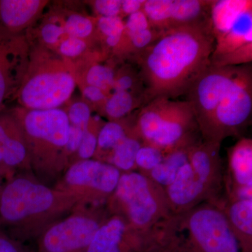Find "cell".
Returning <instances> with one entry per match:
<instances>
[{"instance_id":"4","label":"cell","mask_w":252,"mask_h":252,"mask_svg":"<svg viewBox=\"0 0 252 252\" xmlns=\"http://www.w3.org/2000/svg\"><path fill=\"white\" fill-rule=\"evenodd\" d=\"M165 252H240L223 209L205 202L160 225Z\"/></svg>"},{"instance_id":"15","label":"cell","mask_w":252,"mask_h":252,"mask_svg":"<svg viewBox=\"0 0 252 252\" xmlns=\"http://www.w3.org/2000/svg\"><path fill=\"white\" fill-rule=\"evenodd\" d=\"M30 167L26 140L20 123L11 109L0 112V175Z\"/></svg>"},{"instance_id":"24","label":"cell","mask_w":252,"mask_h":252,"mask_svg":"<svg viewBox=\"0 0 252 252\" xmlns=\"http://www.w3.org/2000/svg\"><path fill=\"white\" fill-rule=\"evenodd\" d=\"M142 106V99L130 93L114 91L107 97L102 114L108 118L109 121L121 120Z\"/></svg>"},{"instance_id":"32","label":"cell","mask_w":252,"mask_h":252,"mask_svg":"<svg viewBox=\"0 0 252 252\" xmlns=\"http://www.w3.org/2000/svg\"><path fill=\"white\" fill-rule=\"evenodd\" d=\"M97 17H117L121 16V0H94L87 1Z\"/></svg>"},{"instance_id":"19","label":"cell","mask_w":252,"mask_h":252,"mask_svg":"<svg viewBox=\"0 0 252 252\" xmlns=\"http://www.w3.org/2000/svg\"><path fill=\"white\" fill-rule=\"evenodd\" d=\"M135 117L132 121H126L125 118L103 124L97 136V149L94 155L97 160L107 162L112 151L133 130Z\"/></svg>"},{"instance_id":"28","label":"cell","mask_w":252,"mask_h":252,"mask_svg":"<svg viewBox=\"0 0 252 252\" xmlns=\"http://www.w3.org/2000/svg\"><path fill=\"white\" fill-rule=\"evenodd\" d=\"M165 155V153L160 149L143 144L139 149L136 157V170L147 175L162 161Z\"/></svg>"},{"instance_id":"25","label":"cell","mask_w":252,"mask_h":252,"mask_svg":"<svg viewBox=\"0 0 252 252\" xmlns=\"http://www.w3.org/2000/svg\"><path fill=\"white\" fill-rule=\"evenodd\" d=\"M64 30L67 36L88 41H97L96 36V17L86 16L79 12L63 13Z\"/></svg>"},{"instance_id":"5","label":"cell","mask_w":252,"mask_h":252,"mask_svg":"<svg viewBox=\"0 0 252 252\" xmlns=\"http://www.w3.org/2000/svg\"><path fill=\"white\" fill-rule=\"evenodd\" d=\"M22 128L30 167L44 180H54L67 169L69 122L63 109H11Z\"/></svg>"},{"instance_id":"20","label":"cell","mask_w":252,"mask_h":252,"mask_svg":"<svg viewBox=\"0 0 252 252\" xmlns=\"http://www.w3.org/2000/svg\"><path fill=\"white\" fill-rule=\"evenodd\" d=\"M192 147L176 149L165 154L162 161L147 176L158 185L166 188L175 181L181 167L188 161L189 152Z\"/></svg>"},{"instance_id":"3","label":"cell","mask_w":252,"mask_h":252,"mask_svg":"<svg viewBox=\"0 0 252 252\" xmlns=\"http://www.w3.org/2000/svg\"><path fill=\"white\" fill-rule=\"evenodd\" d=\"M79 203L70 193L31 179H10L0 190V226L18 242L38 238Z\"/></svg>"},{"instance_id":"22","label":"cell","mask_w":252,"mask_h":252,"mask_svg":"<svg viewBox=\"0 0 252 252\" xmlns=\"http://www.w3.org/2000/svg\"><path fill=\"white\" fill-rule=\"evenodd\" d=\"M125 29V22L120 16L117 17H96V36L103 45L104 54L108 56L117 51L122 40Z\"/></svg>"},{"instance_id":"14","label":"cell","mask_w":252,"mask_h":252,"mask_svg":"<svg viewBox=\"0 0 252 252\" xmlns=\"http://www.w3.org/2000/svg\"><path fill=\"white\" fill-rule=\"evenodd\" d=\"M225 199H252V140L243 137L228 154Z\"/></svg>"},{"instance_id":"1","label":"cell","mask_w":252,"mask_h":252,"mask_svg":"<svg viewBox=\"0 0 252 252\" xmlns=\"http://www.w3.org/2000/svg\"><path fill=\"white\" fill-rule=\"evenodd\" d=\"M215 39L210 21L159 32L155 41L132 59L144 87V104L158 97L186 95L211 66Z\"/></svg>"},{"instance_id":"12","label":"cell","mask_w":252,"mask_h":252,"mask_svg":"<svg viewBox=\"0 0 252 252\" xmlns=\"http://www.w3.org/2000/svg\"><path fill=\"white\" fill-rule=\"evenodd\" d=\"M121 175L122 172L107 162L80 160L67 167L62 182L56 189L74 195L79 203L98 206L107 203Z\"/></svg>"},{"instance_id":"6","label":"cell","mask_w":252,"mask_h":252,"mask_svg":"<svg viewBox=\"0 0 252 252\" xmlns=\"http://www.w3.org/2000/svg\"><path fill=\"white\" fill-rule=\"evenodd\" d=\"M220 146L202 140L190 148L188 161L171 185L164 189L174 214L188 211L205 202L222 203L224 176Z\"/></svg>"},{"instance_id":"9","label":"cell","mask_w":252,"mask_h":252,"mask_svg":"<svg viewBox=\"0 0 252 252\" xmlns=\"http://www.w3.org/2000/svg\"><path fill=\"white\" fill-rule=\"evenodd\" d=\"M107 210L142 230L154 229L174 215L163 187L137 170L122 173Z\"/></svg>"},{"instance_id":"7","label":"cell","mask_w":252,"mask_h":252,"mask_svg":"<svg viewBox=\"0 0 252 252\" xmlns=\"http://www.w3.org/2000/svg\"><path fill=\"white\" fill-rule=\"evenodd\" d=\"M30 44L29 64L16 97L18 107L31 110L60 108L75 89L72 62L53 50Z\"/></svg>"},{"instance_id":"36","label":"cell","mask_w":252,"mask_h":252,"mask_svg":"<svg viewBox=\"0 0 252 252\" xmlns=\"http://www.w3.org/2000/svg\"><path fill=\"white\" fill-rule=\"evenodd\" d=\"M0 252H24L19 242L0 231Z\"/></svg>"},{"instance_id":"37","label":"cell","mask_w":252,"mask_h":252,"mask_svg":"<svg viewBox=\"0 0 252 252\" xmlns=\"http://www.w3.org/2000/svg\"><path fill=\"white\" fill-rule=\"evenodd\" d=\"M145 0H123L120 17H128L130 15L142 11Z\"/></svg>"},{"instance_id":"10","label":"cell","mask_w":252,"mask_h":252,"mask_svg":"<svg viewBox=\"0 0 252 252\" xmlns=\"http://www.w3.org/2000/svg\"><path fill=\"white\" fill-rule=\"evenodd\" d=\"M210 18L215 39L211 65L252 63V0H211Z\"/></svg>"},{"instance_id":"21","label":"cell","mask_w":252,"mask_h":252,"mask_svg":"<svg viewBox=\"0 0 252 252\" xmlns=\"http://www.w3.org/2000/svg\"><path fill=\"white\" fill-rule=\"evenodd\" d=\"M143 144L133 128V130L112 151L106 162L115 167L122 173L135 171L136 157L139 149Z\"/></svg>"},{"instance_id":"16","label":"cell","mask_w":252,"mask_h":252,"mask_svg":"<svg viewBox=\"0 0 252 252\" xmlns=\"http://www.w3.org/2000/svg\"><path fill=\"white\" fill-rule=\"evenodd\" d=\"M49 1L0 0V27L11 34L26 33L35 23Z\"/></svg>"},{"instance_id":"13","label":"cell","mask_w":252,"mask_h":252,"mask_svg":"<svg viewBox=\"0 0 252 252\" xmlns=\"http://www.w3.org/2000/svg\"><path fill=\"white\" fill-rule=\"evenodd\" d=\"M30 54L26 32L11 34L0 27V112L16 99L27 72Z\"/></svg>"},{"instance_id":"11","label":"cell","mask_w":252,"mask_h":252,"mask_svg":"<svg viewBox=\"0 0 252 252\" xmlns=\"http://www.w3.org/2000/svg\"><path fill=\"white\" fill-rule=\"evenodd\" d=\"M109 216L107 210L97 206L61 219L38 237L36 252H86Z\"/></svg>"},{"instance_id":"17","label":"cell","mask_w":252,"mask_h":252,"mask_svg":"<svg viewBox=\"0 0 252 252\" xmlns=\"http://www.w3.org/2000/svg\"><path fill=\"white\" fill-rule=\"evenodd\" d=\"M220 207L240 252H252V199H223Z\"/></svg>"},{"instance_id":"31","label":"cell","mask_w":252,"mask_h":252,"mask_svg":"<svg viewBox=\"0 0 252 252\" xmlns=\"http://www.w3.org/2000/svg\"><path fill=\"white\" fill-rule=\"evenodd\" d=\"M69 125L87 130L91 119V107L85 101H77L69 106L67 112Z\"/></svg>"},{"instance_id":"38","label":"cell","mask_w":252,"mask_h":252,"mask_svg":"<svg viewBox=\"0 0 252 252\" xmlns=\"http://www.w3.org/2000/svg\"><path fill=\"white\" fill-rule=\"evenodd\" d=\"M1 187H2V185H1V175H0V190H1Z\"/></svg>"},{"instance_id":"23","label":"cell","mask_w":252,"mask_h":252,"mask_svg":"<svg viewBox=\"0 0 252 252\" xmlns=\"http://www.w3.org/2000/svg\"><path fill=\"white\" fill-rule=\"evenodd\" d=\"M36 36L38 41L34 44L55 51L60 43L67 36L64 30L63 12L51 13L46 15L39 24Z\"/></svg>"},{"instance_id":"8","label":"cell","mask_w":252,"mask_h":252,"mask_svg":"<svg viewBox=\"0 0 252 252\" xmlns=\"http://www.w3.org/2000/svg\"><path fill=\"white\" fill-rule=\"evenodd\" d=\"M134 130L144 144L165 154L192 147L203 140L193 109L187 100L152 99L136 114Z\"/></svg>"},{"instance_id":"18","label":"cell","mask_w":252,"mask_h":252,"mask_svg":"<svg viewBox=\"0 0 252 252\" xmlns=\"http://www.w3.org/2000/svg\"><path fill=\"white\" fill-rule=\"evenodd\" d=\"M210 2L211 0H171L167 30L210 21Z\"/></svg>"},{"instance_id":"2","label":"cell","mask_w":252,"mask_h":252,"mask_svg":"<svg viewBox=\"0 0 252 252\" xmlns=\"http://www.w3.org/2000/svg\"><path fill=\"white\" fill-rule=\"evenodd\" d=\"M202 139L221 144L238 136L250 122L252 112V63L210 66L187 93Z\"/></svg>"},{"instance_id":"26","label":"cell","mask_w":252,"mask_h":252,"mask_svg":"<svg viewBox=\"0 0 252 252\" xmlns=\"http://www.w3.org/2000/svg\"><path fill=\"white\" fill-rule=\"evenodd\" d=\"M116 73L117 70L112 64L92 61L85 72L84 85L98 88L109 95L113 91Z\"/></svg>"},{"instance_id":"33","label":"cell","mask_w":252,"mask_h":252,"mask_svg":"<svg viewBox=\"0 0 252 252\" xmlns=\"http://www.w3.org/2000/svg\"><path fill=\"white\" fill-rule=\"evenodd\" d=\"M151 28L152 27L148 18L143 11H138L127 17V21L125 23V29H124L123 37H130L136 33L146 31Z\"/></svg>"},{"instance_id":"30","label":"cell","mask_w":252,"mask_h":252,"mask_svg":"<svg viewBox=\"0 0 252 252\" xmlns=\"http://www.w3.org/2000/svg\"><path fill=\"white\" fill-rule=\"evenodd\" d=\"M90 41L79 38L67 36L55 50L63 59L72 61L84 56L89 50Z\"/></svg>"},{"instance_id":"35","label":"cell","mask_w":252,"mask_h":252,"mask_svg":"<svg viewBox=\"0 0 252 252\" xmlns=\"http://www.w3.org/2000/svg\"><path fill=\"white\" fill-rule=\"evenodd\" d=\"M85 131L79 127L69 125L67 143V152L69 157L73 154L77 153Z\"/></svg>"},{"instance_id":"27","label":"cell","mask_w":252,"mask_h":252,"mask_svg":"<svg viewBox=\"0 0 252 252\" xmlns=\"http://www.w3.org/2000/svg\"><path fill=\"white\" fill-rule=\"evenodd\" d=\"M114 91L130 93L142 99L144 104V87L138 70L131 66L126 65L117 70L113 86Z\"/></svg>"},{"instance_id":"34","label":"cell","mask_w":252,"mask_h":252,"mask_svg":"<svg viewBox=\"0 0 252 252\" xmlns=\"http://www.w3.org/2000/svg\"><path fill=\"white\" fill-rule=\"evenodd\" d=\"M83 96L85 102L99 111L101 114L103 112L104 104L107 101L108 94L103 91L94 86L84 85L82 89Z\"/></svg>"},{"instance_id":"29","label":"cell","mask_w":252,"mask_h":252,"mask_svg":"<svg viewBox=\"0 0 252 252\" xmlns=\"http://www.w3.org/2000/svg\"><path fill=\"white\" fill-rule=\"evenodd\" d=\"M104 124L91 118L87 130L84 132L77 153L81 160H89L94 157L97 145V136Z\"/></svg>"}]
</instances>
